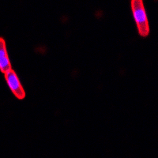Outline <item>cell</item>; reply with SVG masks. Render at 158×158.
I'll list each match as a JSON object with an SVG mask.
<instances>
[{
  "mask_svg": "<svg viewBox=\"0 0 158 158\" xmlns=\"http://www.w3.org/2000/svg\"><path fill=\"white\" fill-rule=\"evenodd\" d=\"M131 9L138 33L142 37H146L149 33V26L143 2L142 0H132Z\"/></svg>",
  "mask_w": 158,
  "mask_h": 158,
  "instance_id": "6da1fadb",
  "label": "cell"
},
{
  "mask_svg": "<svg viewBox=\"0 0 158 158\" xmlns=\"http://www.w3.org/2000/svg\"><path fill=\"white\" fill-rule=\"evenodd\" d=\"M5 74V79L7 82L8 86L10 89L13 94L19 100H22L25 97V92L20 82L18 75L13 69L6 72Z\"/></svg>",
  "mask_w": 158,
  "mask_h": 158,
  "instance_id": "7a4b0ae2",
  "label": "cell"
},
{
  "mask_svg": "<svg viewBox=\"0 0 158 158\" xmlns=\"http://www.w3.org/2000/svg\"><path fill=\"white\" fill-rule=\"evenodd\" d=\"M11 69L12 67L6 51L5 40L2 37H0V71L6 74Z\"/></svg>",
  "mask_w": 158,
  "mask_h": 158,
  "instance_id": "3957f363",
  "label": "cell"
}]
</instances>
